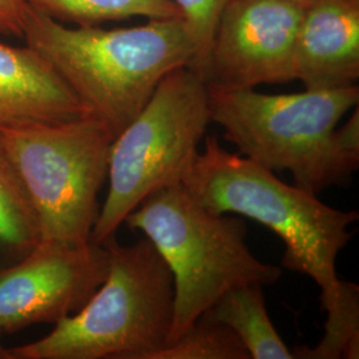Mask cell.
<instances>
[{"label":"cell","instance_id":"16","mask_svg":"<svg viewBox=\"0 0 359 359\" xmlns=\"http://www.w3.org/2000/svg\"><path fill=\"white\" fill-rule=\"evenodd\" d=\"M148 359H252L237 334L222 323L200 317L176 341Z\"/></svg>","mask_w":359,"mask_h":359},{"label":"cell","instance_id":"10","mask_svg":"<svg viewBox=\"0 0 359 359\" xmlns=\"http://www.w3.org/2000/svg\"><path fill=\"white\" fill-rule=\"evenodd\" d=\"M295 80L305 90H342L359 79V0H310L297 39Z\"/></svg>","mask_w":359,"mask_h":359},{"label":"cell","instance_id":"6","mask_svg":"<svg viewBox=\"0 0 359 359\" xmlns=\"http://www.w3.org/2000/svg\"><path fill=\"white\" fill-rule=\"evenodd\" d=\"M114 140L108 126L90 115L0 126V142L38 218L40 241H90Z\"/></svg>","mask_w":359,"mask_h":359},{"label":"cell","instance_id":"20","mask_svg":"<svg viewBox=\"0 0 359 359\" xmlns=\"http://www.w3.org/2000/svg\"><path fill=\"white\" fill-rule=\"evenodd\" d=\"M4 351L6 348L1 346V333H0V359H4Z\"/></svg>","mask_w":359,"mask_h":359},{"label":"cell","instance_id":"21","mask_svg":"<svg viewBox=\"0 0 359 359\" xmlns=\"http://www.w3.org/2000/svg\"><path fill=\"white\" fill-rule=\"evenodd\" d=\"M301 1H306V3H308V1H310V0H301Z\"/></svg>","mask_w":359,"mask_h":359},{"label":"cell","instance_id":"9","mask_svg":"<svg viewBox=\"0 0 359 359\" xmlns=\"http://www.w3.org/2000/svg\"><path fill=\"white\" fill-rule=\"evenodd\" d=\"M108 271L105 245L40 241L0 266V333L53 323L83 308Z\"/></svg>","mask_w":359,"mask_h":359},{"label":"cell","instance_id":"8","mask_svg":"<svg viewBox=\"0 0 359 359\" xmlns=\"http://www.w3.org/2000/svg\"><path fill=\"white\" fill-rule=\"evenodd\" d=\"M306 1L228 0L203 80L209 90H245L295 80V47Z\"/></svg>","mask_w":359,"mask_h":359},{"label":"cell","instance_id":"4","mask_svg":"<svg viewBox=\"0 0 359 359\" xmlns=\"http://www.w3.org/2000/svg\"><path fill=\"white\" fill-rule=\"evenodd\" d=\"M103 245L108 271L86 305L44 338L6 348L4 359H148L167 345L175 285L165 259L147 237Z\"/></svg>","mask_w":359,"mask_h":359},{"label":"cell","instance_id":"1","mask_svg":"<svg viewBox=\"0 0 359 359\" xmlns=\"http://www.w3.org/2000/svg\"><path fill=\"white\" fill-rule=\"evenodd\" d=\"M26 44L41 55L88 115L114 136L142 112L158 83L180 67H192L194 46L182 18L105 29L68 26L28 7Z\"/></svg>","mask_w":359,"mask_h":359},{"label":"cell","instance_id":"5","mask_svg":"<svg viewBox=\"0 0 359 359\" xmlns=\"http://www.w3.org/2000/svg\"><path fill=\"white\" fill-rule=\"evenodd\" d=\"M124 224L144 233L172 273L175 308L167 345L228 292L273 285L283 276L280 266L250 252L243 218L208 210L180 182L148 196Z\"/></svg>","mask_w":359,"mask_h":359},{"label":"cell","instance_id":"15","mask_svg":"<svg viewBox=\"0 0 359 359\" xmlns=\"http://www.w3.org/2000/svg\"><path fill=\"white\" fill-rule=\"evenodd\" d=\"M321 305L327 314L325 335L316 347H295L293 358L358 359V285L341 280L337 293L321 299Z\"/></svg>","mask_w":359,"mask_h":359},{"label":"cell","instance_id":"12","mask_svg":"<svg viewBox=\"0 0 359 359\" xmlns=\"http://www.w3.org/2000/svg\"><path fill=\"white\" fill-rule=\"evenodd\" d=\"M201 317L228 326L252 359H293L292 350L270 321L262 285L250 283L233 289Z\"/></svg>","mask_w":359,"mask_h":359},{"label":"cell","instance_id":"13","mask_svg":"<svg viewBox=\"0 0 359 359\" xmlns=\"http://www.w3.org/2000/svg\"><path fill=\"white\" fill-rule=\"evenodd\" d=\"M39 243L40 231L34 206L0 142V266L27 256Z\"/></svg>","mask_w":359,"mask_h":359},{"label":"cell","instance_id":"2","mask_svg":"<svg viewBox=\"0 0 359 359\" xmlns=\"http://www.w3.org/2000/svg\"><path fill=\"white\" fill-rule=\"evenodd\" d=\"M180 184L208 210L252 218L274 231L286 248L281 268L311 277L321 299L337 293L335 261L354 236L348 226L358 221V212L323 204L317 194L226 152L213 136L205 137V149L193 156Z\"/></svg>","mask_w":359,"mask_h":359},{"label":"cell","instance_id":"18","mask_svg":"<svg viewBox=\"0 0 359 359\" xmlns=\"http://www.w3.org/2000/svg\"><path fill=\"white\" fill-rule=\"evenodd\" d=\"M27 11L25 0H0V34L23 38Z\"/></svg>","mask_w":359,"mask_h":359},{"label":"cell","instance_id":"14","mask_svg":"<svg viewBox=\"0 0 359 359\" xmlns=\"http://www.w3.org/2000/svg\"><path fill=\"white\" fill-rule=\"evenodd\" d=\"M38 13L68 26H100L133 18H182L172 0H25Z\"/></svg>","mask_w":359,"mask_h":359},{"label":"cell","instance_id":"3","mask_svg":"<svg viewBox=\"0 0 359 359\" xmlns=\"http://www.w3.org/2000/svg\"><path fill=\"white\" fill-rule=\"evenodd\" d=\"M358 102V86L285 95L209 90L210 120L238 154L271 172L289 170L294 185L313 194L346 185L358 169V154L335 140L339 121Z\"/></svg>","mask_w":359,"mask_h":359},{"label":"cell","instance_id":"17","mask_svg":"<svg viewBox=\"0 0 359 359\" xmlns=\"http://www.w3.org/2000/svg\"><path fill=\"white\" fill-rule=\"evenodd\" d=\"M182 13L194 46L192 68L203 77L219 15L228 0H172Z\"/></svg>","mask_w":359,"mask_h":359},{"label":"cell","instance_id":"7","mask_svg":"<svg viewBox=\"0 0 359 359\" xmlns=\"http://www.w3.org/2000/svg\"><path fill=\"white\" fill-rule=\"evenodd\" d=\"M209 90L189 67L169 72L111 145L109 189L90 233L103 245L152 193L177 184L205 137Z\"/></svg>","mask_w":359,"mask_h":359},{"label":"cell","instance_id":"11","mask_svg":"<svg viewBox=\"0 0 359 359\" xmlns=\"http://www.w3.org/2000/svg\"><path fill=\"white\" fill-rule=\"evenodd\" d=\"M88 115L50 63L31 47L0 40V126Z\"/></svg>","mask_w":359,"mask_h":359},{"label":"cell","instance_id":"19","mask_svg":"<svg viewBox=\"0 0 359 359\" xmlns=\"http://www.w3.org/2000/svg\"><path fill=\"white\" fill-rule=\"evenodd\" d=\"M335 140L341 149L347 154L359 156V111L355 107L354 114L344 124L342 128L335 129Z\"/></svg>","mask_w":359,"mask_h":359}]
</instances>
